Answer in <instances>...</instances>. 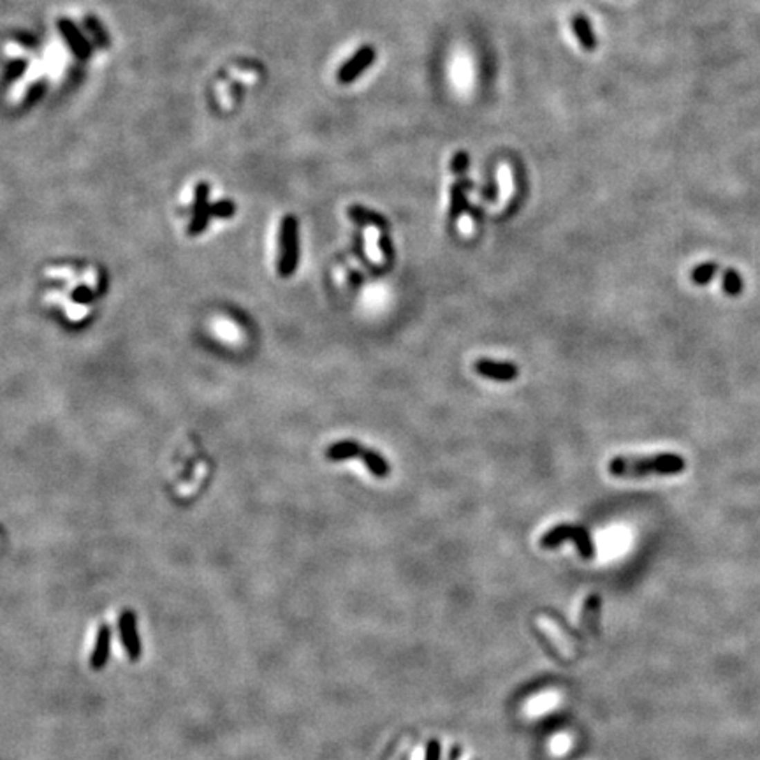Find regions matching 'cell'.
<instances>
[{
  "label": "cell",
  "instance_id": "obj_3",
  "mask_svg": "<svg viewBox=\"0 0 760 760\" xmlns=\"http://www.w3.org/2000/svg\"><path fill=\"white\" fill-rule=\"evenodd\" d=\"M299 261V228L297 219L293 215L284 216L280 228V259H278V273L289 277L294 273Z\"/></svg>",
  "mask_w": 760,
  "mask_h": 760
},
{
  "label": "cell",
  "instance_id": "obj_4",
  "mask_svg": "<svg viewBox=\"0 0 760 760\" xmlns=\"http://www.w3.org/2000/svg\"><path fill=\"white\" fill-rule=\"evenodd\" d=\"M375 58H377V51H375L373 46H370V44L361 46L344 66L340 67L338 73H336V80L342 85H351L373 66Z\"/></svg>",
  "mask_w": 760,
  "mask_h": 760
},
{
  "label": "cell",
  "instance_id": "obj_5",
  "mask_svg": "<svg viewBox=\"0 0 760 760\" xmlns=\"http://www.w3.org/2000/svg\"><path fill=\"white\" fill-rule=\"evenodd\" d=\"M474 370L481 377H486L497 382H512L519 377V368L510 361H493V359H479L474 363Z\"/></svg>",
  "mask_w": 760,
  "mask_h": 760
},
{
  "label": "cell",
  "instance_id": "obj_15",
  "mask_svg": "<svg viewBox=\"0 0 760 760\" xmlns=\"http://www.w3.org/2000/svg\"><path fill=\"white\" fill-rule=\"evenodd\" d=\"M108 641H109L108 629H106V627H101V629H99V632H97V642H95V648H93V653H92V667L93 669H99V667H102V665H104L106 655H108Z\"/></svg>",
  "mask_w": 760,
  "mask_h": 760
},
{
  "label": "cell",
  "instance_id": "obj_11",
  "mask_svg": "<svg viewBox=\"0 0 760 760\" xmlns=\"http://www.w3.org/2000/svg\"><path fill=\"white\" fill-rule=\"evenodd\" d=\"M572 32L577 37L579 44L583 46V50L586 51H595L597 48V35H595L593 28H591L590 19L584 15H575L572 18Z\"/></svg>",
  "mask_w": 760,
  "mask_h": 760
},
{
  "label": "cell",
  "instance_id": "obj_6",
  "mask_svg": "<svg viewBox=\"0 0 760 760\" xmlns=\"http://www.w3.org/2000/svg\"><path fill=\"white\" fill-rule=\"evenodd\" d=\"M208 196H210V185L206 182L197 183L196 190H194V215L192 222H190L189 232L190 234H199L203 229L208 224V219L212 216V206L208 205Z\"/></svg>",
  "mask_w": 760,
  "mask_h": 760
},
{
  "label": "cell",
  "instance_id": "obj_20",
  "mask_svg": "<svg viewBox=\"0 0 760 760\" xmlns=\"http://www.w3.org/2000/svg\"><path fill=\"white\" fill-rule=\"evenodd\" d=\"M425 760H440V741L432 739L426 746V757Z\"/></svg>",
  "mask_w": 760,
  "mask_h": 760
},
{
  "label": "cell",
  "instance_id": "obj_7",
  "mask_svg": "<svg viewBox=\"0 0 760 760\" xmlns=\"http://www.w3.org/2000/svg\"><path fill=\"white\" fill-rule=\"evenodd\" d=\"M58 30H60L62 37L66 39L67 46L71 48V51H73L77 58L85 60V58L90 57V53H92L90 43L85 39V35L82 34V30L76 27L74 21H71V19L67 18H60L58 19Z\"/></svg>",
  "mask_w": 760,
  "mask_h": 760
},
{
  "label": "cell",
  "instance_id": "obj_12",
  "mask_svg": "<svg viewBox=\"0 0 760 760\" xmlns=\"http://www.w3.org/2000/svg\"><path fill=\"white\" fill-rule=\"evenodd\" d=\"M363 451V445L355 442V440H342V442H335L333 445H329L328 451H326V458L329 461H345V459L361 458Z\"/></svg>",
  "mask_w": 760,
  "mask_h": 760
},
{
  "label": "cell",
  "instance_id": "obj_9",
  "mask_svg": "<svg viewBox=\"0 0 760 760\" xmlns=\"http://www.w3.org/2000/svg\"><path fill=\"white\" fill-rule=\"evenodd\" d=\"M474 189V182L467 176L456 178V182L451 187V208H449V222H456L459 216L463 215L470 206H468V192Z\"/></svg>",
  "mask_w": 760,
  "mask_h": 760
},
{
  "label": "cell",
  "instance_id": "obj_1",
  "mask_svg": "<svg viewBox=\"0 0 760 760\" xmlns=\"http://www.w3.org/2000/svg\"><path fill=\"white\" fill-rule=\"evenodd\" d=\"M607 468L614 477L671 475L685 470V459L678 454L618 456V458L611 459Z\"/></svg>",
  "mask_w": 760,
  "mask_h": 760
},
{
  "label": "cell",
  "instance_id": "obj_19",
  "mask_svg": "<svg viewBox=\"0 0 760 760\" xmlns=\"http://www.w3.org/2000/svg\"><path fill=\"white\" fill-rule=\"evenodd\" d=\"M232 213H234V205H232L231 201H219L215 203V205H212V215L213 216H220V219H228V216H232Z\"/></svg>",
  "mask_w": 760,
  "mask_h": 760
},
{
  "label": "cell",
  "instance_id": "obj_13",
  "mask_svg": "<svg viewBox=\"0 0 760 760\" xmlns=\"http://www.w3.org/2000/svg\"><path fill=\"white\" fill-rule=\"evenodd\" d=\"M361 459H363V463H364V467L368 468V472H370L371 475H375V477L386 479L387 475L391 474L389 461H387V459L384 458L380 452L373 451V449L364 447Z\"/></svg>",
  "mask_w": 760,
  "mask_h": 760
},
{
  "label": "cell",
  "instance_id": "obj_22",
  "mask_svg": "<svg viewBox=\"0 0 760 760\" xmlns=\"http://www.w3.org/2000/svg\"><path fill=\"white\" fill-rule=\"evenodd\" d=\"M458 755H459V748H454V750H452V753H449V759L456 760V759H458Z\"/></svg>",
  "mask_w": 760,
  "mask_h": 760
},
{
  "label": "cell",
  "instance_id": "obj_17",
  "mask_svg": "<svg viewBox=\"0 0 760 760\" xmlns=\"http://www.w3.org/2000/svg\"><path fill=\"white\" fill-rule=\"evenodd\" d=\"M468 166H470V155H468V151L459 150L451 160V173L454 174L456 178L467 176Z\"/></svg>",
  "mask_w": 760,
  "mask_h": 760
},
{
  "label": "cell",
  "instance_id": "obj_14",
  "mask_svg": "<svg viewBox=\"0 0 760 760\" xmlns=\"http://www.w3.org/2000/svg\"><path fill=\"white\" fill-rule=\"evenodd\" d=\"M120 630H122V637H124V645H125V649H127V653L131 655V658H136L138 656V636H136V625H134V616H132L131 613H125L124 616H122V625H120Z\"/></svg>",
  "mask_w": 760,
  "mask_h": 760
},
{
  "label": "cell",
  "instance_id": "obj_16",
  "mask_svg": "<svg viewBox=\"0 0 760 760\" xmlns=\"http://www.w3.org/2000/svg\"><path fill=\"white\" fill-rule=\"evenodd\" d=\"M85 27L89 28L90 34L95 37L97 44L101 48H108L109 46V39L108 35H106V32L102 30V25L99 24V19L93 18V16H85Z\"/></svg>",
  "mask_w": 760,
  "mask_h": 760
},
{
  "label": "cell",
  "instance_id": "obj_2",
  "mask_svg": "<svg viewBox=\"0 0 760 760\" xmlns=\"http://www.w3.org/2000/svg\"><path fill=\"white\" fill-rule=\"evenodd\" d=\"M565 541H574V544L577 546L579 555L583 556L584 559H590L595 556V546L591 541V535L588 533L586 528L575 525H558L555 528H551L549 532H546L541 539V546L546 549H555L558 548L562 542Z\"/></svg>",
  "mask_w": 760,
  "mask_h": 760
},
{
  "label": "cell",
  "instance_id": "obj_10",
  "mask_svg": "<svg viewBox=\"0 0 760 760\" xmlns=\"http://www.w3.org/2000/svg\"><path fill=\"white\" fill-rule=\"evenodd\" d=\"M347 215L352 222H355L361 228H375L380 232L389 231V220L384 215L377 213L375 210L367 208L361 205H352L347 208Z\"/></svg>",
  "mask_w": 760,
  "mask_h": 760
},
{
  "label": "cell",
  "instance_id": "obj_8",
  "mask_svg": "<svg viewBox=\"0 0 760 760\" xmlns=\"http://www.w3.org/2000/svg\"><path fill=\"white\" fill-rule=\"evenodd\" d=\"M692 278H694L697 284H706V282H711L713 278H720V282H722L723 289H725L727 293H739V290H741V280H739V277H737L736 273H732V271L718 270L716 266H711V264L698 266L697 270L692 273Z\"/></svg>",
  "mask_w": 760,
  "mask_h": 760
},
{
  "label": "cell",
  "instance_id": "obj_21",
  "mask_svg": "<svg viewBox=\"0 0 760 760\" xmlns=\"http://www.w3.org/2000/svg\"><path fill=\"white\" fill-rule=\"evenodd\" d=\"M24 69H25V64H24V62H21V60H16V62H15V66H12V67H11V71H12V73H11V76H15V77L21 76V73H24Z\"/></svg>",
  "mask_w": 760,
  "mask_h": 760
},
{
  "label": "cell",
  "instance_id": "obj_18",
  "mask_svg": "<svg viewBox=\"0 0 760 760\" xmlns=\"http://www.w3.org/2000/svg\"><path fill=\"white\" fill-rule=\"evenodd\" d=\"M378 248H380V252L384 254V257L387 259V264H393L396 250H394L393 239L389 238L387 232H380V238H378Z\"/></svg>",
  "mask_w": 760,
  "mask_h": 760
}]
</instances>
